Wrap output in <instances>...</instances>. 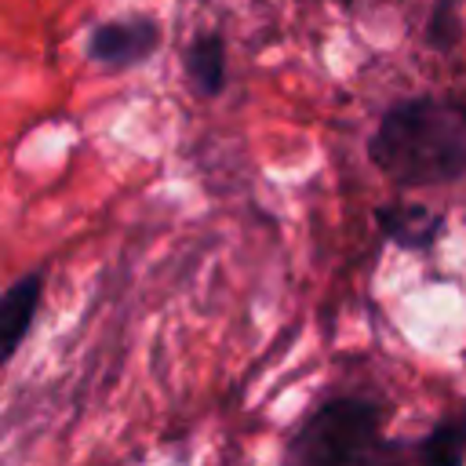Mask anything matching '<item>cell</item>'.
Masks as SVG:
<instances>
[{
	"instance_id": "obj_2",
	"label": "cell",
	"mask_w": 466,
	"mask_h": 466,
	"mask_svg": "<svg viewBox=\"0 0 466 466\" xmlns=\"http://www.w3.org/2000/svg\"><path fill=\"white\" fill-rule=\"evenodd\" d=\"M295 466H415V455L382 433L379 404L335 397L320 404L291 441Z\"/></svg>"
},
{
	"instance_id": "obj_1",
	"label": "cell",
	"mask_w": 466,
	"mask_h": 466,
	"mask_svg": "<svg viewBox=\"0 0 466 466\" xmlns=\"http://www.w3.org/2000/svg\"><path fill=\"white\" fill-rule=\"evenodd\" d=\"M371 164L397 186H444L466 175V106L448 98H404L379 120L368 142Z\"/></svg>"
},
{
	"instance_id": "obj_3",
	"label": "cell",
	"mask_w": 466,
	"mask_h": 466,
	"mask_svg": "<svg viewBox=\"0 0 466 466\" xmlns=\"http://www.w3.org/2000/svg\"><path fill=\"white\" fill-rule=\"evenodd\" d=\"M160 44V25L146 15L135 18H116V22H102L95 25L91 40H87V55L98 66L109 69H131L138 62H146Z\"/></svg>"
},
{
	"instance_id": "obj_5",
	"label": "cell",
	"mask_w": 466,
	"mask_h": 466,
	"mask_svg": "<svg viewBox=\"0 0 466 466\" xmlns=\"http://www.w3.org/2000/svg\"><path fill=\"white\" fill-rule=\"evenodd\" d=\"M40 295H44V280L40 273H25L22 280H15L4 295H0V368L15 357V350L22 346L33 317H36V306H40Z\"/></svg>"
},
{
	"instance_id": "obj_6",
	"label": "cell",
	"mask_w": 466,
	"mask_h": 466,
	"mask_svg": "<svg viewBox=\"0 0 466 466\" xmlns=\"http://www.w3.org/2000/svg\"><path fill=\"white\" fill-rule=\"evenodd\" d=\"M415 466H466V404L448 411L411 451Z\"/></svg>"
},
{
	"instance_id": "obj_4",
	"label": "cell",
	"mask_w": 466,
	"mask_h": 466,
	"mask_svg": "<svg viewBox=\"0 0 466 466\" xmlns=\"http://www.w3.org/2000/svg\"><path fill=\"white\" fill-rule=\"evenodd\" d=\"M375 222L379 229L400 244V248H411V251H426L437 244V237L444 233V215L422 208V204H408V200H397V204H382L375 211Z\"/></svg>"
},
{
	"instance_id": "obj_7",
	"label": "cell",
	"mask_w": 466,
	"mask_h": 466,
	"mask_svg": "<svg viewBox=\"0 0 466 466\" xmlns=\"http://www.w3.org/2000/svg\"><path fill=\"white\" fill-rule=\"evenodd\" d=\"M189 80L200 95H218L226 87V44L218 33H200L186 51Z\"/></svg>"
}]
</instances>
